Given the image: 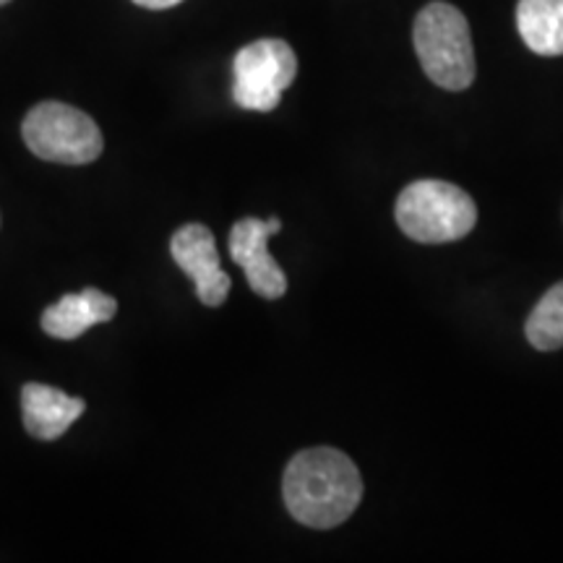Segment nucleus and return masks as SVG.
<instances>
[{
	"label": "nucleus",
	"instance_id": "1a4fd4ad",
	"mask_svg": "<svg viewBox=\"0 0 563 563\" xmlns=\"http://www.w3.org/2000/svg\"><path fill=\"white\" fill-rule=\"evenodd\" d=\"M87 405L79 397L47 384H26L21 389V415L24 428L40 441H55L81 418Z\"/></svg>",
	"mask_w": 563,
	"mask_h": 563
},
{
	"label": "nucleus",
	"instance_id": "f257e3e1",
	"mask_svg": "<svg viewBox=\"0 0 563 563\" xmlns=\"http://www.w3.org/2000/svg\"><path fill=\"white\" fill-rule=\"evenodd\" d=\"M287 511L313 530H332L352 517L363 498V477L340 449L316 446L295 454L282 481Z\"/></svg>",
	"mask_w": 563,
	"mask_h": 563
},
{
	"label": "nucleus",
	"instance_id": "39448f33",
	"mask_svg": "<svg viewBox=\"0 0 563 563\" xmlns=\"http://www.w3.org/2000/svg\"><path fill=\"white\" fill-rule=\"evenodd\" d=\"M232 100L243 110L272 112L298 76V58L285 40H256L232 60Z\"/></svg>",
	"mask_w": 563,
	"mask_h": 563
},
{
	"label": "nucleus",
	"instance_id": "20e7f679",
	"mask_svg": "<svg viewBox=\"0 0 563 563\" xmlns=\"http://www.w3.org/2000/svg\"><path fill=\"white\" fill-rule=\"evenodd\" d=\"M21 136L34 157L60 165H89L104 150L100 125L66 102H40L32 108L21 125Z\"/></svg>",
	"mask_w": 563,
	"mask_h": 563
},
{
	"label": "nucleus",
	"instance_id": "0eeeda50",
	"mask_svg": "<svg viewBox=\"0 0 563 563\" xmlns=\"http://www.w3.org/2000/svg\"><path fill=\"white\" fill-rule=\"evenodd\" d=\"M175 264L196 282V295L203 306L220 308L232 290L230 274L222 269L214 232L207 224H183L170 241Z\"/></svg>",
	"mask_w": 563,
	"mask_h": 563
},
{
	"label": "nucleus",
	"instance_id": "f8f14e48",
	"mask_svg": "<svg viewBox=\"0 0 563 563\" xmlns=\"http://www.w3.org/2000/svg\"><path fill=\"white\" fill-rule=\"evenodd\" d=\"M133 3L141 5V9H152V11H165L173 9V5L183 3V0H133Z\"/></svg>",
	"mask_w": 563,
	"mask_h": 563
},
{
	"label": "nucleus",
	"instance_id": "423d86ee",
	"mask_svg": "<svg viewBox=\"0 0 563 563\" xmlns=\"http://www.w3.org/2000/svg\"><path fill=\"white\" fill-rule=\"evenodd\" d=\"M282 230L277 217L272 220H256V217H245L235 222L230 230V256L245 272L249 287L266 300H277L287 292V277L274 262V256L266 249L272 235Z\"/></svg>",
	"mask_w": 563,
	"mask_h": 563
},
{
	"label": "nucleus",
	"instance_id": "9b49d317",
	"mask_svg": "<svg viewBox=\"0 0 563 563\" xmlns=\"http://www.w3.org/2000/svg\"><path fill=\"white\" fill-rule=\"evenodd\" d=\"M527 342L540 352H553L563 347V282L548 290L525 323Z\"/></svg>",
	"mask_w": 563,
	"mask_h": 563
},
{
	"label": "nucleus",
	"instance_id": "9d476101",
	"mask_svg": "<svg viewBox=\"0 0 563 563\" xmlns=\"http://www.w3.org/2000/svg\"><path fill=\"white\" fill-rule=\"evenodd\" d=\"M517 30L534 55H563V0H519Z\"/></svg>",
	"mask_w": 563,
	"mask_h": 563
},
{
	"label": "nucleus",
	"instance_id": "ddd939ff",
	"mask_svg": "<svg viewBox=\"0 0 563 563\" xmlns=\"http://www.w3.org/2000/svg\"><path fill=\"white\" fill-rule=\"evenodd\" d=\"M5 3H11V0H0V5H5Z\"/></svg>",
	"mask_w": 563,
	"mask_h": 563
},
{
	"label": "nucleus",
	"instance_id": "7ed1b4c3",
	"mask_svg": "<svg viewBox=\"0 0 563 563\" xmlns=\"http://www.w3.org/2000/svg\"><path fill=\"white\" fill-rule=\"evenodd\" d=\"M394 217L410 241L454 243L473 232L477 207L454 183L415 180L399 194Z\"/></svg>",
	"mask_w": 563,
	"mask_h": 563
},
{
	"label": "nucleus",
	"instance_id": "f03ea898",
	"mask_svg": "<svg viewBox=\"0 0 563 563\" xmlns=\"http://www.w3.org/2000/svg\"><path fill=\"white\" fill-rule=\"evenodd\" d=\"M415 53L435 87L464 91L475 81V47L464 13L454 5L428 3L412 26Z\"/></svg>",
	"mask_w": 563,
	"mask_h": 563
},
{
	"label": "nucleus",
	"instance_id": "6e6552de",
	"mask_svg": "<svg viewBox=\"0 0 563 563\" xmlns=\"http://www.w3.org/2000/svg\"><path fill=\"white\" fill-rule=\"evenodd\" d=\"M115 313L118 300L112 295L97 290V287H87V290L63 295L60 300H55L51 308H45L40 323L45 334L70 342L79 340L84 332H89L97 323H108L110 319H115Z\"/></svg>",
	"mask_w": 563,
	"mask_h": 563
}]
</instances>
